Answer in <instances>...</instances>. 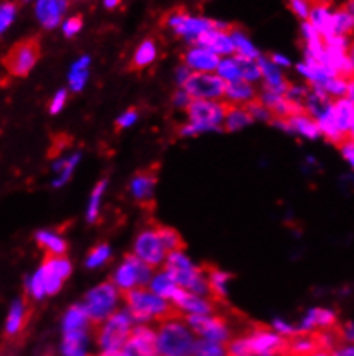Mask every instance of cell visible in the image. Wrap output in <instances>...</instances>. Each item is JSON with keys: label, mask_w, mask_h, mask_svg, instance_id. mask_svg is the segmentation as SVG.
<instances>
[{"label": "cell", "mask_w": 354, "mask_h": 356, "mask_svg": "<svg viewBox=\"0 0 354 356\" xmlns=\"http://www.w3.org/2000/svg\"><path fill=\"white\" fill-rule=\"evenodd\" d=\"M194 356H229L227 346L208 339H198L194 346Z\"/></svg>", "instance_id": "74e56055"}, {"label": "cell", "mask_w": 354, "mask_h": 356, "mask_svg": "<svg viewBox=\"0 0 354 356\" xmlns=\"http://www.w3.org/2000/svg\"><path fill=\"white\" fill-rule=\"evenodd\" d=\"M17 6L14 2H3L0 7V31H6L7 28L12 24V21L16 19Z\"/></svg>", "instance_id": "7bdbcfd3"}, {"label": "cell", "mask_w": 354, "mask_h": 356, "mask_svg": "<svg viewBox=\"0 0 354 356\" xmlns=\"http://www.w3.org/2000/svg\"><path fill=\"white\" fill-rule=\"evenodd\" d=\"M86 344H88V330H78V332L64 334L62 355L88 356L86 355Z\"/></svg>", "instance_id": "f546056e"}, {"label": "cell", "mask_w": 354, "mask_h": 356, "mask_svg": "<svg viewBox=\"0 0 354 356\" xmlns=\"http://www.w3.org/2000/svg\"><path fill=\"white\" fill-rule=\"evenodd\" d=\"M135 255L144 264L150 265L151 268H157L167 261V250L162 245V239L155 227L143 229L135 241Z\"/></svg>", "instance_id": "30bf717a"}, {"label": "cell", "mask_w": 354, "mask_h": 356, "mask_svg": "<svg viewBox=\"0 0 354 356\" xmlns=\"http://www.w3.org/2000/svg\"><path fill=\"white\" fill-rule=\"evenodd\" d=\"M272 327L277 334H280V336L285 337V339H291V337H294L296 334H299L298 327L287 324V322L280 321V318H276V321L272 322Z\"/></svg>", "instance_id": "7dc6e473"}, {"label": "cell", "mask_w": 354, "mask_h": 356, "mask_svg": "<svg viewBox=\"0 0 354 356\" xmlns=\"http://www.w3.org/2000/svg\"><path fill=\"white\" fill-rule=\"evenodd\" d=\"M349 57H351V60L354 64V38L351 40V47H349Z\"/></svg>", "instance_id": "6125c7cd"}, {"label": "cell", "mask_w": 354, "mask_h": 356, "mask_svg": "<svg viewBox=\"0 0 354 356\" xmlns=\"http://www.w3.org/2000/svg\"><path fill=\"white\" fill-rule=\"evenodd\" d=\"M339 150H341L342 157L351 163V167L354 169V140L353 138H346V140L339 145Z\"/></svg>", "instance_id": "816d5d0a"}, {"label": "cell", "mask_w": 354, "mask_h": 356, "mask_svg": "<svg viewBox=\"0 0 354 356\" xmlns=\"http://www.w3.org/2000/svg\"><path fill=\"white\" fill-rule=\"evenodd\" d=\"M229 33H230V38H233L234 42V47H236V56L246 57V59H255V60L260 59V54L258 50H256V47L253 45L246 33L241 30L239 26L233 24V28H230Z\"/></svg>", "instance_id": "4dcf8cb0"}, {"label": "cell", "mask_w": 354, "mask_h": 356, "mask_svg": "<svg viewBox=\"0 0 354 356\" xmlns=\"http://www.w3.org/2000/svg\"><path fill=\"white\" fill-rule=\"evenodd\" d=\"M36 243H38L40 248L45 250L47 255L52 257H64L67 252V245L59 234L50 231H38L36 232Z\"/></svg>", "instance_id": "83f0119b"}, {"label": "cell", "mask_w": 354, "mask_h": 356, "mask_svg": "<svg viewBox=\"0 0 354 356\" xmlns=\"http://www.w3.org/2000/svg\"><path fill=\"white\" fill-rule=\"evenodd\" d=\"M24 2H28V0H24Z\"/></svg>", "instance_id": "03108f58"}, {"label": "cell", "mask_w": 354, "mask_h": 356, "mask_svg": "<svg viewBox=\"0 0 354 356\" xmlns=\"http://www.w3.org/2000/svg\"><path fill=\"white\" fill-rule=\"evenodd\" d=\"M321 351L317 332H299L287 339V346L283 356H313Z\"/></svg>", "instance_id": "44dd1931"}, {"label": "cell", "mask_w": 354, "mask_h": 356, "mask_svg": "<svg viewBox=\"0 0 354 356\" xmlns=\"http://www.w3.org/2000/svg\"><path fill=\"white\" fill-rule=\"evenodd\" d=\"M332 356H354V344H342L332 351Z\"/></svg>", "instance_id": "9f6ffc18"}, {"label": "cell", "mask_w": 354, "mask_h": 356, "mask_svg": "<svg viewBox=\"0 0 354 356\" xmlns=\"http://www.w3.org/2000/svg\"><path fill=\"white\" fill-rule=\"evenodd\" d=\"M187 16H189V14H187L186 10L183 9V7H176V9L169 10V13L165 14L164 19H162V24H164V26H167V28H171V30L174 31L176 28L179 26V24L183 23V21L186 19Z\"/></svg>", "instance_id": "ee69618b"}, {"label": "cell", "mask_w": 354, "mask_h": 356, "mask_svg": "<svg viewBox=\"0 0 354 356\" xmlns=\"http://www.w3.org/2000/svg\"><path fill=\"white\" fill-rule=\"evenodd\" d=\"M279 126L283 129L296 131V133H299L301 136H305V138H310V140H315V138H319L321 134L319 122H317L312 115L306 114V112L292 115L291 119H287V121L283 122V124H279Z\"/></svg>", "instance_id": "cb8c5ba5"}, {"label": "cell", "mask_w": 354, "mask_h": 356, "mask_svg": "<svg viewBox=\"0 0 354 356\" xmlns=\"http://www.w3.org/2000/svg\"><path fill=\"white\" fill-rule=\"evenodd\" d=\"M110 259V246L102 243V245L95 246V248L90 252L88 259H86V267L88 268H96L100 265H103L106 261Z\"/></svg>", "instance_id": "60d3db41"}, {"label": "cell", "mask_w": 354, "mask_h": 356, "mask_svg": "<svg viewBox=\"0 0 354 356\" xmlns=\"http://www.w3.org/2000/svg\"><path fill=\"white\" fill-rule=\"evenodd\" d=\"M258 64H260V69H262L263 90H267V92L280 93V95H287L289 88H291V83L284 78V74L279 71V67L272 63V59L260 57Z\"/></svg>", "instance_id": "e0dca14e"}, {"label": "cell", "mask_w": 354, "mask_h": 356, "mask_svg": "<svg viewBox=\"0 0 354 356\" xmlns=\"http://www.w3.org/2000/svg\"><path fill=\"white\" fill-rule=\"evenodd\" d=\"M30 314H31V308L30 305H28L26 298H17L16 301H12L9 315H7V324H6L7 336L9 337L19 336L28 324Z\"/></svg>", "instance_id": "7402d4cb"}, {"label": "cell", "mask_w": 354, "mask_h": 356, "mask_svg": "<svg viewBox=\"0 0 354 356\" xmlns=\"http://www.w3.org/2000/svg\"><path fill=\"white\" fill-rule=\"evenodd\" d=\"M270 59H272V63L276 65H289V64H291V60H289L287 57L280 56V54H272V57H270Z\"/></svg>", "instance_id": "6f0895ef"}, {"label": "cell", "mask_w": 354, "mask_h": 356, "mask_svg": "<svg viewBox=\"0 0 354 356\" xmlns=\"http://www.w3.org/2000/svg\"><path fill=\"white\" fill-rule=\"evenodd\" d=\"M217 26H219V21L207 19V17L187 16L186 19L176 28L174 33L177 36H180V38L186 40L187 43L194 45L200 36H203L205 33H208L210 30H215Z\"/></svg>", "instance_id": "2e32d148"}, {"label": "cell", "mask_w": 354, "mask_h": 356, "mask_svg": "<svg viewBox=\"0 0 354 356\" xmlns=\"http://www.w3.org/2000/svg\"><path fill=\"white\" fill-rule=\"evenodd\" d=\"M226 102H229L230 105H237V107H246L248 104H251L255 98H258V93L253 88V85L246 79H239V81L227 83L226 90Z\"/></svg>", "instance_id": "603a6c76"}, {"label": "cell", "mask_w": 354, "mask_h": 356, "mask_svg": "<svg viewBox=\"0 0 354 356\" xmlns=\"http://www.w3.org/2000/svg\"><path fill=\"white\" fill-rule=\"evenodd\" d=\"M28 291H30V294L35 298V300H42V298L47 294L45 277H43L42 268H38V270L31 275L30 281H28Z\"/></svg>", "instance_id": "b9f144b4"}, {"label": "cell", "mask_w": 354, "mask_h": 356, "mask_svg": "<svg viewBox=\"0 0 354 356\" xmlns=\"http://www.w3.org/2000/svg\"><path fill=\"white\" fill-rule=\"evenodd\" d=\"M172 100H174V105L179 108H184V111H187V107L191 105V102H193V98H191L189 93L186 92L184 88H179L177 92L174 93V97H172Z\"/></svg>", "instance_id": "f5cc1de1"}, {"label": "cell", "mask_w": 354, "mask_h": 356, "mask_svg": "<svg viewBox=\"0 0 354 356\" xmlns=\"http://www.w3.org/2000/svg\"><path fill=\"white\" fill-rule=\"evenodd\" d=\"M184 90L193 100H220L226 97L227 83L213 72H193Z\"/></svg>", "instance_id": "9c48e42d"}, {"label": "cell", "mask_w": 354, "mask_h": 356, "mask_svg": "<svg viewBox=\"0 0 354 356\" xmlns=\"http://www.w3.org/2000/svg\"><path fill=\"white\" fill-rule=\"evenodd\" d=\"M341 336L344 344H354V322H346L341 325Z\"/></svg>", "instance_id": "11a10c76"}, {"label": "cell", "mask_w": 354, "mask_h": 356, "mask_svg": "<svg viewBox=\"0 0 354 356\" xmlns=\"http://www.w3.org/2000/svg\"><path fill=\"white\" fill-rule=\"evenodd\" d=\"M122 296H124L128 310L131 312L136 324H148V322L160 324V322L171 321V318H177L183 315L174 303L155 294L151 289L136 288L122 293Z\"/></svg>", "instance_id": "6da1fadb"}, {"label": "cell", "mask_w": 354, "mask_h": 356, "mask_svg": "<svg viewBox=\"0 0 354 356\" xmlns=\"http://www.w3.org/2000/svg\"><path fill=\"white\" fill-rule=\"evenodd\" d=\"M186 324L201 339L215 341V343L229 344L230 329L229 322L222 315H186Z\"/></svg>", "instance_id": "ba28073f"}, {"label": "cell", "mask_w": 354, "mask_h": 356, "mask_svg": "<svg viewBox=\"0 0 354 356\" xmlns=\"http://www.w3.org/2000/svg\"><path fill=\"white\" fill-rule=\"evenodd\" d=\"M100 356H122V353H102Z\"/></svg>", "instance_id": "be15d7a7"}, {"label": "cell", "mask_w": 354, "mask_h": 356, "mask_svg": "<svg viewBox=\"0 0 354 356\" xmlns=\"http://www.w3.org/2000/svg\"><path fill=\"white\" fill-rule=\"evenodd\" d=\"M193 47H203V49L212 50L219 56H233V54H236V47H234L233 38H230V33L220 30L219 26L200 36Z\"/></svg>", "instance_id": "9a60e30c"}, {"label": "cell", "mask_w": 354, "mask_h": 356, "mask_svg": "<svg viewBox=\"0 0 354 356\" xmlns=\"http://www.w3.org/2000/svg\"><path fill=\"white\" fill-rule=\"evenodd\" d=\"M342 7H344V9L348 10L349 14H351L353 19H354V0H348V2H346L344 6H342Z\"/></svg>", "instance_id": "91938a15"}, {"label": "cell", "mask_w": 354, "mask_h": 356, "mask_svg": "<svg viewBox=\"0 0 354 356\" xmlns=\"http://www.w3.org/2000/svg\"><path fill=\"white\" fill-rule=\"evenodd\" d=\"M67 143H69V136H66V134H57V136H53L52 148L49 152L50 157H59L64 148L67 147Z\"/></svg>", "instance_id": "f907efd6"}, {"label": "cell", "mask_w": 354, "mask_h": 356, "mask_svg": "<svg viewBox=\"0 0 354 356\" xmlns=\"http://www.w3.org/2000/svg\"><path fill=\"white\" fill-rule=\"evenodd\" d=\"M121 353L122 356H158L157 330L144 324H138L133 329L131 337Z\"/></svg>", "instance_id": "8fae6325"}, {"label": "cell", "mask_w": 354, "mask_h": 356, "mask_svg": "<svg viewBox=\"0 0 354 356\" xmlns=\"http://www.w3.org/2000/svg\"><path fill=\"white\" fill-rule=\"evenodd\" d=\"M184 64L193 69L194 72H213L219 69L220 56L203 47H193L183 56Z\"/></svg>", "instance_id": "5bb4252c"}, {"label": "cell", "mask_w": 354, "mask_h": 356, "mask_svg": "<svg viewBox=\"0 0 354 356\" xmlns=\"http://www.w3.org/2000/svg\"><path fill=\"white\" fill-rule=\"evenodd\" d=\"M136 121H138V111H136V108H128L124 114H121L117 118V121H115V129H126L129 128V126L135 124Z\"/></svg>", "instance_id": "bcb514c9"}, {"label": "cell", "mask_w": 354, "mask_h": 356, "mask_svg": "<svg viewBox=\"0 0 354 356\" xmlns=\"http://www.w3.org/2000/svg\"><path fill=\"white\" fill-rule=\"evenodd\" d=\"M81 28H83V17L81 16H72L67 21H64V24H62V31L67 38L78 35V33L81 31Z\"/></svg>", "instance_id": "c3c4849f"}, {"label": "cell", "mask_w": 354, "mask_h": 356, "mask_svg": "<svg viewBox=\"0 0 354 356\" xmlns=\"http://www.w3.org/2000/svg\"><path fill=\"white\" fill-rule=\"evenodd\" d=\"M193 69L191 67H187L186 64H180L179 67H177V71H176V79H177V85L180 86V88H184V85H186L187 83V79L191 78V74H193Z\"/></svg>", "instance_id": "db71d44e"}, {"label": "cell", "mask_w": 354, "mask_h": 356, "mask_svg": "<svg viewBox=\"0 0 354 356\" xmlns=\"http://www.w3.org/2000/svg\"><path fill=\"white\" fill-rule=\"evenodd\" d=\"M40 59V40L30 36L14 43L3 57V67L10 76H26Z\"/></svg>", "instance_id": "8992f818"}, {"label": "cell", "mask_w": 354, "mask_h": 356, "mask_svg": "<svg viewBox=\"0 0 354 356\" xmlns=\"http://www.w3.org/2000/svg\"><path fill=\"white\" fill-rule=\"evenodd\" d=\"M332 16H334V10L330 7V0H312V10H310L308 21L323 36V40L334 36Z\"/></svg>", "instance_id": "d6986e66"}, {"label": "cell", "mask_w": 354, "mask_h": 356, "mask_svg": "<svg viewBox=\"0 0 354 356\" xmlns=\"http://www.w3.org/2000/svg\"><path fill=\"white\" fill-rule=\"evenodd\" d=\"M92 325L90 315L86 312L85 305H74L67 310L62 318V332H78V330H88Z\"/></svg>", "instance_id": "484cf974"}, {"label": "cell", "mask_w": 354, "mask_h": 356, "mask_svg": "<svg viewBox=\"0 0 354 356\" xmlns=\"http://www.w3.org/2000/svg\"><path fill=\"white\" fill-rule=\"evenodd\" d=\"M117 286L114 282H102L92 291H88L85 298V308L90 315L92 321V327L95 329L102 322H106L112 314H115V307L119 301V291Z\"/></svg>", "instance_id": "277c9868"}, {"label": "cell", "mask_w": 354, "mask_h": 356, "mask_svg": "<svg viewBox=\"0 0 354 356\" xmlns=\"http://www.w3.org/2000/svg\"><path fill=\"white\" fill-rule=\"evenodd\" d=\"M153 227H155V231L158 232V236H160L162 245H164V248L167 250V253L184 252L186 245H184L183 238H180V234L176 231L174 227L162 226V224H155Z\"/></svg>", "instance_id": "1f68e13d"}, {"label": "cell", "mask_w": 354, "mask_h": 356, "mask_svg": "<svg viewBox=\"0 0 354 356\" xmlns=\"http://www.w3.org/2000/svg\"><path fill=\"white\" fill-rule=\"evenodd\" d=\"M346 98H349V100L354 104V78L349 81V90H348V95H346Z\"/></svg>", "instance_id": "94428289"}, {"label": "cell", "mask_w": 354, "mask_h": 356, "mask_svg": "<svg viewBox=\"0 0 354 356\" xmlns=\"http://www.w3.org/2000/svg\"><path fill=\"white\" fill-rule=\"evenodd\" d=\"M332 30H334V36H349L354 33V19L344 7H339L337 10H334Z\"/></svg>", "instance_id": "836d02e7"}, {"label": "cell", "mask_w": 354, "mask_h": 356, "mask_svg": "<svg viewBox=\"0 0 354 356\" xmlns=\"http://www.w3.org/2000/svg\"><path fill=\"white\" fill-rule=\"evenodd\" d=\"M194 332L184 324L180 317L158 324L157 351L158 356H194L196 346Z\"/></svg>", "instance_id": "7a4b0ae2"}, {"label": "cell", "mask_w": 354, "mask_h": 356, "mask_svg": "<svg viewBox=\"0 0 354 356\" xmlns=\"http://www.w3.org/2000/svg\"><path fill=\"white\" fill-rule=\"evenodd\" d=\"M90 57H81L72 65L69 74V86L72 92H81L85 86L86 79H88V67H90Z\"/></svg>", "instance_id": "d6a6232c"}, {"label": "cell", "mask_w": 354, "mask_h": 356, "mask_svg": "<svg viewBox=\"0 0 354 356\" xmlns=\"http://www.w3.org/2000/svg\"><path fill=\"white\" fill-rule=\"evenodd\" d=\"M133 318L129 310H117L106 322L93 329L96 344L102 353H121L133 334Z\"/></svg>", "instance_id": "3957f363"}, {"label": "cell", "mask_w": 354, "mask_h": 356, "mask_svg": "<svg viewBox=\"0 0 354 356\" xmlns=\"http://www.w3.org/2000/svg\"><path fill=\"white\" fill-rule=\"evenodd\" d=\"M66 100H67V92L66 90H59V92L53 95L52 100H50V105H49L50 114H59V112L64 108Z\"/></svg>", "instance_id": "681fc988"}, {"label": "cell", "mask_w": 354, "mask_h": 356, "mask_svg": "<svg viewBox=\"0 0 354 356\" xmlns=\"http://www.w3.org/2000/svg\"><path fill=\"white\" fill-rule=\"evenodd\" d=\"M157 172L158 165L155 163V165H150L136 172V176L131 179V184H129V190H131L135 202H138L144 209L153 203L155 186H157Z\"/></svg>", "instance_id": "7c38bea8"}, {"label": "cell", "mask_w": 354, "mask_h": 356, "mask_svg": "<svg viewBox=\"0 0 354 356\" xmlns=\"http://www.w3.org/2000/svg\"><path fill=\"white\" fill-rule=\"evenodd\" d=\"M119 3H121V0H103V6L107 9H115V7H119Z\"/></svg>", "instance_id": "680465c9"}, {"label": "cell", "mask_w": 354, "mask_h": 356, "mask_svg": "<svg viewBox=\"0 0 354 356\" xmlns=\"http://www.w3.org/2000/svg\"><path fill=\"white\" fill-rule=\"evenodd\" d=\"M289 7L292 13L301 19H310V10H312V0H289Z\"/></svg>", "instance_id": "f6af8a7d"}, {"label": "cell", "mask_w": 354, "mask_h": 356, "mask_svg": "<svg viewBox=\"0 0 354 356\" xmlns=\"http://www.w3.org/2000/svg\"><path fill=\"white\" fill-rule=\"evenodd\" d=\"M236 60L241 65V71H243V79H246L249 83H255L262 78V69H260L258 60L255 59H246V57L234 56Z\"/></svg>", "instance_id": "ab89813d"}, {"label": "cell", "mask_w": 354, "mask_h": 356, "mask_svg": "<svg viewBox=\"0 0 354 356\" xmlns=\"http://www.w3.org/2000/svg\"><path fill=\"white\" fill-rule=\"evenodd\" d=\"M155 59H157V43H155L153 38H146L143 40V42L140 43L138 49H136L129 69L135 72H142L143 69L148 67V65L153 64Z\"/></svg>", "instance_id": "4316f807"}, {"label": "cell", "mask_w": 354, "mask_h": 356, "mask_svg": "<svg viewBox=\"0 0 354 356\" xmlns=\"http://www.w3.org/2000/svg\"><path fill=\"white\" fill-rule=\"evenodd\" d=\"M349 138H353V140H354V128H353V131H351V134H349Z\"/></svg>", "instance_id": "e7e4bbea"}, {"label": "cell", "mask_w": 354, "mask_h": 356, "mask_svg": "<svg viewBox=\"0 0 354 356\" xmlns=\"http://www.w3.org/2000/svg\"><path fill=\"white\" fill-rule=\"evenodd\" d=\"M187 118L194 126L196 133L224 128L227 114V102L215 100H193L187 107Z\"/></svg>", "instance_id": "5b68a950"}, {"label": "cell", "mask_w": 354, "mask_h": 356, "mask_svg": "<svg viewBox=\"0 0 354 356\" xmlns=\"http://www.w3.org/2000/svg\"><path fill=\"white\" fill-rule=\"evenodd\" d=\"M255 121L253 115L249 114V111L246 107H237V105H230L227 102V114H226V121H224V129L226 131H237L246 128L248 124Z\"/></svg>", "instance_id": "f1b7e54d"}, {"label": "cell", "mask_w": 354, "mask_h": 356, "mask_svg": "<svg viewBox=\"0 0 354 356\" xmlns=\"http://www.w3.org/2000/svg\"><path fill=\"white\" fill-rule=\"evenodd\" d=\"M107 188V179H102L99 184L95 186V190L92 191V196H90V205H88V212H86V219L88 222H96L99 219V212H100V200H102L103 191Z\"/></svg>", "instance_id": "f35d334b"}, {"label": "cell", "mask_w": 354, "mask_h": 356, "mask_svg": "<svg viewBox=\"0 0 354 356\" xmlns=\"http://www.w3.org/2000/svg\"><path fill=\"white\" fill-rule=\"evenodd\" d=\"M47 268H49L52 274L59 275L62 281H66L67 277L71 275V270H72V265L71 261L66 259V255L64 257H52V255H47L45 260H43V264Z\"/></svg>", "instance_id": "8d00e7d4"}, {"label": "cell", "mask_w": 354, "mask_h": 356, "mask_svg": "<svg viewBox=\"0 0 354 356\" xmlns=\"http://www.w3.org/2000/svg\"><path fill=\"white\" fill-rule=\"evenodd\" d=\"M67 0H36L35 14L43 28L53 30L62 21L64 13L67 10Z\"/></svg>", "instance_id": "4fadbf2b"}, {"label": "cell", "mask_w": 354, "mask_h": 356, "mask_svg": "<svg viewBox=\"0 0 354 356\" xmlns=\"http://www.w3.org/2000/svg\"><path fill=\"white\" fill-rule=\"evenodd\" d=\"M337 325V315L334 312L327 310V308H312L305 315L298 329L299 332H315V330L335 329Z\"/></svg>", "instance_id": "ac0fdd59"}, {"label": "cell", "mask_w": 354, "mask_h": 356, "mask_svg": "<svg viewBox=\"0 0 354 356\" xmlns=\"http://www.w3.org/2000/svg\"><path fill=\"white\" fill-rule=\"evenodd\" d=\"M79 159H81V155L74 154V155H71L69 159H60V161H57L56 163H53V170H56V172H59V177L53 181V186L60 188V186H64L67 181H69V177L72 176V170H74V167L78 165Z\"/></svg>", "instance_id": "e575fe53"}, {"label": "cell", "mask_w": 354, "mask_h": 356, "mask_svg": "<svg viewBox=\"0 0 354 356\" xmlns=\"http://www.w3.org/2000/svg\"><path fill=\"white\" fill-rule=\"evenodd\" d=\"M153 279V268L136 255H126L114 274V284L119 291L126 293L136 288H144Z\"/></svg>", "instance_id": "52a82bcc"}, {"label": "cell", "mask_w": 354, "mask_h": 356, "mask_svg": "<svg viewBox=\"0 0 354 356\" xmlns=\"http://www.w3.org/2000/svg\"><path fill=\"white\" fill-rule=\"evenodd\" d=\"M220 78L224 79L226 83H233V81H239L243 79V71H241V65L236 60V57H227V59L220 60L219 69H217Z\"/></svg>", "instance_id": "d590c367"}, {"label": "cell", "mask_w": 354, "mask_h": 356, "mask_svg": "<svg viewBox=\"0 0 354 356\" xmlns=\"http://www.w3.org/2000/svg\"><path fill=\"white\" fill-rule=\"evenodd\" d=\"M177 288H179V284H177V279H176L174 272H172L169 267H164L160 272H157L150 282L151 291H153L155 294H158V296L165 298V300H169V301H171L172 294H174Z\"/></svg>", "instance_id": "d4e9b609"}, {"label": "cell", "mask_w": 354, "mask_h": 356, "mask_svg": "<svg viewBox=\"0 0 354 356\" xmlns=\"http://www.w3.org/2000/svg\"><path fill=\"white\" fill-rule=\"evenodd\" d=\"M205 275H207L208 286H210V300L215 301L217 305H226L227 298V282L233 279L229 272L220 270L215 265H201Z\"/></svg>", "instance_id": "ffe728a7"}]
</instances>
